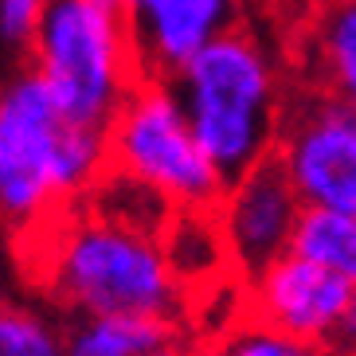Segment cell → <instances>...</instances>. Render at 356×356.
<instances>
[{
    "label": "cell",
    "instance_id": "14",
    "mask_svg": "<svg viewBox=\"0 0 356 356\" xmlns=\"http://www.w3.org/2000/svg\"><path fill=\"white\" fill-rule=\"evenodd\" d=\"M290 251H298L302 259L317 262L325 270L341 274L348 286H356V216L329 208H305Z\"/></svg>",
    "mask_w": 356,
    "mask_h": 356
},
{
    "label": "cell",
    "instance_id": "11",
    "mask_svg": "<svg viewBox=\"0 0 356 356\" xmlns=\"http://www.w3.org/2000/svg\"><path fill=\"white\" fill-rule=\"evenodd\" d=\"M161 247L168 254V266L180 278L184 293L188 290H208V286L223 282L227 274H235L227 251V235L220 227V216L211 211H192L180 208L172 223L161 235Z\"/></svg>",
    "mask_w": 356,
    "mask_h": 356
},
{
    "label": "cell",
    "instance_id": "19",
    "mask_svg": "<svg viewBox=\"0 0 356 356\" xmlns=\"http://www.w3.org/2000/svg\"><path fill=\"white\" fill-rule=\"evenodd\" d=\"M149 356H216V348H204L200 341H184V337H168L161 348H153Z\"/></svg>",
    "mask_w": 356,
    "mask_h": 356
},
{
    "label": "cell",
    "instance_id": "4",
    "mask_svg": "<svg viewBox=\"0 0 356 356\" xmlns=\"http://www.w3.org/2000/svg\"><path fill=\"white\" fill-rule=\"evenodd\" d=\"M32 71L71 122L106 129L141 83L126 20L90 0H51L32 43Z\"/></svg>",
    "mask_w": 356,
    "mask_h": 356
},
{
    "label": "cell",
    "instance_id": "15",
    "mask_svg": "<svg viewBox=\"0 0 356 356\" xmlns=\"http://www.w3.org/2000/svg\"><path fill=\"white\" fill-rule=\"evenodd\" d=\"M216 356H341V353L333 345H321V341L282 333V329L247 314L216 341Z\"/></svg>",
    "mask_w": 356,
    "mask_h": 356
},
{
    "label": "cell",
    "instance_id": "2",
    "mask_svg": "<svg viewBox=\"0 0 356 356\" xmlns=\"http://www.w3.org/2000/svg\"><path fill=\"white\" fill-rule=\"evenodd\" d=\"M110 165V134L71 122L32 67L0 86V216L20 235L83 204Z\"/></svg>",
    "mask_w": 356,
    "mask_h": 356
},
{
    "label": "cell",
    "instance_id": "10",
    "mask_svg": "<svg viewBox=\"0 0 356 356\" xmlns=\"http://www.w3.org/2000/svg\"><path fill=\"white\" fill-rule=\"evenodd\" d=\"M293 67L309 90L356 106V0H314L298 20Z\"/></svg>",
    "mask_w": 356,
    "mask_h": 356
},
{
    "label": "cell",
    "instance_id": "8",
    "mask_svg": "<svg viewBox=\"0 0 356 356\" xmlns=\"http://www.w3.org/2000/svg\"><path fill=\"white\" fill-rule=\"evenodd\" d=\"M353 290L341 274L290 251L247 282V314L282 333L333 345Z\"/></svg>",
    "mask_w": 356,
    "mask_h": 356
},
{
    "label": "cell",
    "instance_id": "5",
    "mask_svg": "<svg viewBox=\"0 0 356 356\" xmlns=\"http://www.w3.org/2000/svg\"><path fill=\"white\" fill-rule=\"evenodd\" d=\"M110 161L157 188L177 211H211L227 192V177L192 134V122L168 79H141L134 86L110 126Z\"/></svg>",
    "mask_w": 356,
    "mask_h": 356
},
{
    "label": "cell",
    "instance_id": "7",
    "mask_svg": "<svg viewBox=\"0 0 356 356\" xmlns=\"http://www.w3.org/2000/svg\"><path fill=\"white\" fill-rule=\"evenodd\" d=\"M302 211V196L274 157L227 180V192H223L216 216L227 235L231 266L243 282H251L270 262L290 254Z\"/></svg>",
    "mask_w": 356,
    "mask_h": 356
},
{
    "label": "cell",
    "instance_id": "1",
    "mask_svg": "<svg viewBox=\"0 0 356 356\" xmlns=\"http://www.w3.org/2000/svg\"><path fill=\"white\" fill-rule=\"evenodd\" d=\"M24 239H32V274L43 293L74 317L141 314L172 321L188 302L157 235L102 220L86 204L43 220Z\"/></svg>",
    "mask_w": 356,
    "mask_h": 356
},
{
    "label": "cell",
    "instance_id": "3",
    "mask_svg": "<svg viewBox=\"0 0 356 356\" xmlns=\"http://www.w3.org/2000/svg\"><path fill=\"white\" fill-rule=\"evenodd\" d=\"M168 83L177 86L192 134L227 180L274 157L286 95L278 59L247 28L211 40Z\"/></svg>",
    "mask_w": 356,
    "mask_h": 356
},
{
    "label": "cell",
    "instance_id": "6",
    "mask_svg": "<svg viewBox=\"0 0 356 356\" xmlns=\"http://www.w3.org/2000/svg\"><path fill=\"white\" fill-rule=\"evenodd\" d=\"M274 161L305 208L356 216V106L298 83L286 95Z\"/></svg>",
    "mask_w": 356,
    "mask_h": 356
},
{
    "label": "cell",
    "instance_id": "17",
    "mask_svg": "<svg viewBox=\"0 0 356 356\" xmlns=\"http://www.w3.org/2000/svg\"><path fill=\"white\" fill-rule=\"evenodd\" d=\"M51 0H0V43L28 47Z\"/></svg>",
    "mask_w": 356,
    "mask_h": 356
},
{
    "label": "cell",
    "instance_id": "20",
    "mask_svg": "<svg viewBox=\"0 0 356 356\" xmlns=\"http://www.w3.org/2000/svg\"><path fill=\"white\" fill-rule=\"evenodd\" d=\"M95 8L110 12V16H126V0H90Z\"/></svg>",
    "mask_w": 356,
    "mask_h": 356
},
{
    "label": "cell",
    "instance_id": "9",
    "mask_svg": "<svg viewBox=\"0 0 356 356\" xmlns=\"http://www.w3.org/2000/svg\"><path fill=\"white\" fill-rule=\"evenodd\" d=\"M243 0H126V32L141 79H172L211 40L235 32Z\"/></svg>",
    "mask_w": 356,
    "mask_h": 356
},
{
    "label": "cell",
    "instance_id": "18",
    "mask_svg": "<svg viewBox=\"0 0 356 356\" xmlns=\"http://www.w3.org/2000/svg\"><path fill=\"white\" fill-rule=\"evenodd\" d=\"M333 348L341 356H356V290H353V302L345 309V321H341V329L333 337Z\"/></svg>",
    "mask_w": 356,
    "mask_h": 356
},
{
    "label": "cell",
    "instance_id": "12",
    "mask_svg": "<svg viewBox=\"0 0 356 356\" xmlns=\"http://www.w3.org/2000/svg\"><path fill=\"white\" fill-rule=\"evenodd\" d=\"M172 337V321L141 314L74 317L63 333L67 356H149Z\"/></svg>",
    "mask_w": 356,
    "mask_h": 356
},
{
    "label": "cell",
    "instance_id": "16",
    "mask_svg": "<svg viewBox=\"0 0 356 356\" xmlns=\"http://www.w3.org/2000/svg\"><path fill=\"white\" fill-rule=\"evenodd\" d=\"M0 356H67V345L47 317L0 305Z\"/></svg>",
    "mask_w": 356,
    "mask_h": 356
},
{
    "label": "cell",
    "instance_id": "13",
    "mask_svg": "<svg viewBox=\"0 0 356 356\" xmlns=\"http://www.w3.org/2000/svg\"><path fill=\"white\" fill-rule=\"evenodd\" d=\"M86 208L102 216V220H114L122 227H134V231H145V235H165V227L172 223L177 208L161 196L157 188H149L145 180L129 177L122 168H106L102 180H98L95 188L86 192L83 200Z\"/></svg>",
    "mask_w": 356,
    "mask_h": 356
}]
</instances>
